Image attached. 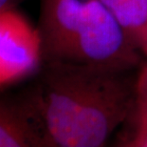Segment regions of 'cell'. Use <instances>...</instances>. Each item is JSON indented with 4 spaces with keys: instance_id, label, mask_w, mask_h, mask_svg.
Here are the masks:
<instances>
[{
    "instance_id": "277c9868",
    "label": "cell",
    "mask_w": 147,
    "mask_h": 147,
    "mask_svg": "<svg viewBox=\"0 0 147 147\" xmlns=\"http://www.w3.org/2000/svg\"><path fill=\"white\" fill-rule=\"evenodd\" d=\"M132 44L147 55V0H100Z\"/></svg>"
},
{
    "instance_id": "3957f363",
    "label": "cell",
    "mask_w": 147,
    "mask_h": 147,
    "mask_svg": "<svg viewBox=\"0 0 147 147\" xmlns=\"http://www.w3.org/2000/svg\"><path fill=\"white\" fill-rule=\"evenodd\" d=\"M49 146L41 120L27 98L0 96V147Z\"/></svg>"
},
{
    "instance_id": "8992f818",
    "label": "cell",
    "mask_w": 147,
    "mask_h": 147,
    "mask_svg": "<svg viewBox=\"0 0 147 147\" xmlns=\"http://www.w3.org/2000/svg\"><path fill=\"white\" fill-rule=\"evenodd\" d=\"M21 0H0V12L8 10L11 8H15Z\"/></svg>"
},
{
    "instance_id": "5b68a950",
    "label": "cell",
    "mask_w": 147,
    "mask_h": 147,
    "mask_svg": "<svg viewBox=\"0 0 147 147\" xmlns=\"http://www.w3.org/2000/svg\"><path fill=\"white\" fill-rule=\"evenodd\" d=\"M134 130L130 146L147 147V64L140 69L135 80V101L132 108Z\"/></svg>"
},
{
    "instance_id": "6da1fadb",
    "label": "cell",
    "mask_w": 147,
    "mask_h": 147,
    "mask_svg": "<svg viewBox=\"0 0 147 147\" xmlns=\"http://www.w3.org/2000/svg\"><path fill=\"white\" fill-rule=\"evenodd\" d=\"M123 70L43 61L29 101L49 146L99 147L131 114L135 81Z\"/></svg>"
},
{
    "instance_id": "7a4b0ae2",
    "label": "cell",
    "mask_w": 147,
    "mask_h": 147,
    "mask_svg": "<svg viewBox=\"0 0 147 147\" xmlns=\"http://www.w3.org/2000/svg\"><path fill=\"white\" fill-rule=\"evenodd\" d=\"M42 63L38 28L15 8L0 12V89L35 73Z\"/></svg>"
}]
</instances>
